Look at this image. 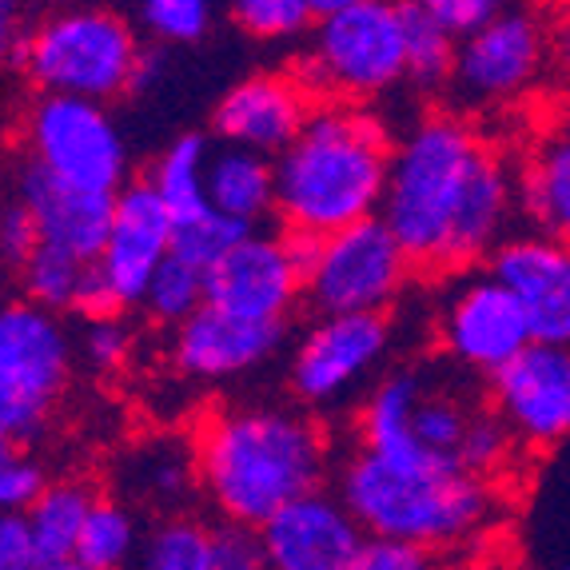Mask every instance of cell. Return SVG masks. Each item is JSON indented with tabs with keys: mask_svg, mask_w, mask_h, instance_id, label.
I'll list each match as a JSON object with an SVG mask.
<instances>
[{
	"mask_svg": "<svg viewBox=\"0 0 570 570\" xmlns=\"http://www.w3.org/2000/svg\"><path fill=\"white\" fill-rule=\"evenodd\" d=\"M136 17L156 45H196L212 29V0H136Z\"/></svg>",
	"mask_w": 570,
	"mask_h": 570,
	"instance_id": "obj_33",
	"label": "cell"
},
{
	"mask_svg": "<svg viewBox=\"0 0 570 570\" xmlns=\"http://www.w3.org/2000/svg\"><path fill=\"white\" fill-rule=\"evenodd\" d=\"M20 37H24V0H0V72L17 65Z\"/></svg>",
	"mask_w": 570,
	"mask_h": 570,
	"instance_id": "obj_44",
	"label": "cell"
},
{
	"mask_svg": "<svg viewBox=\"0 0 570 570\" xmlns=\"http://www.w3.org/2000/svg\"><path fill=\"white\" fill-rule=\"evenodd\" d=\"M168 332V363L188 383L239 380L247 371L264 367L287 340V324L244 320L216 304H200Z\"/></svg>",
	"mask_w": 570,
	"mask_h": 570,
	"instance_id": "obj_16",
	"label": "cell"
},
{
	"mask_svg": "<svg viewBox=\"0 0 570 570\" xmlns=\"http://www.w3.org/2000/svg\"><path fill=\"white\" fill-rule=\"evenodd\" d=\"M312 108L315 96L295 72H252L219 96L212 112V132L228 144L276 156L304 128Z\"/></svg>",
	"mask_w": 570,
	"mask_h": 570,
	"instance_id": "obj_19",
	"label": "cell"
},
{
	"mask_svg": "<svg viewBox=\"0 0 570 570\" xmlns=\"http://www.w3.org/2000/svg\"><path fill=\"white\" fill-rule=\"evenodd\" d=\"M315 100L367 105L407 85V12L403 0H355L307 29L292 68Z\"/></svg>",
	"mask_w": 570,
	"mask_h": 570,
	"instance_id": "obj_6",
	"label": "cell"
},
{
	"mask_svg": "<svg viewBox=\"0 0 570 570\" xmlns=\"http://www.w3.org/2000/svg\"><path fill=\"white\" fill-rule=\"evenodd\" d=\"M551 68V20L514 0L459 37L451 96L466 108H499L527 96Z\"/></svg>",
	"mask_w": 570,
	"mask_h": 570,
	"instance_id": "obj_10",
	"label": "cell"
},
{
	"mask_svg": "<svg viewBox=\"0 0 570 570\" xmlns=\"http://www.w3.org/2000/svg\"><path fill=\"white\" fill-rule=\"evenodd\" d=\"M216 539V570H256L264 567V547H259V527L219 519L212 527Z\"/></svg>",
	"mask_w": 570,
	"mask_h": 570,
	"instance_id": "obj_38",
	"label": "cell"
},
{
	"mask_svg": "<svg viewBox=\"0 0 570 570\" xmlns=\"http://www.w3.org/2000/svg\"><path fill=\"white\" fill-rule=\"evenodd\" d=\"M411 256L383 216L324 236L320 259L304 279V299L315 312H391L411 284Z\"/></svg>",
	"mask_w": 570,
	"mask_h": 570,
	"instance_id": "obj_11",
	"label": "cell"
},
{
	"mask_svg": "<svg viewBox=\"0 0 570 570\" xmlns=\"http://www.w3.org/2000/svg\"><path fill=\"white\" fill-rule=\"evenodd\" d=\"M45 487V466L24 455L9 431H0V511H29Z\"/></svg>",
	"mask_w": 570,
	"mask_h": 570,
	"instance_id": "obj_36",
	"label": "cell"
},
{
	"mask_svg": "<svg viewBox=\"0 0 570 570\" xmlns=\"http://www.w3.org/2000/svg\"><path fill=\"white\" fill-rule=\"evenodd\" d=\"M136 24L112 4H57L24 29L17 48L20 77L37 92L120 100L140 60Z\"/></svg>",
	"mask_w": 570,
	"mask_h": 570,
	"instance_id": "obj_5",
	"label": "cell"
},
{
	"mask_svg": "<svg viewBox=\"0 0 570 570\" xmlns=\"http://www.w3.org/2000/svg\"><path fill=\"white\" fill-rule=\"evenodd\" d=\"M20 140L32 164L57 176L60 184L85 191H116L128 176V140L105 100L68 92H40L24 112Z\"/></svg>",
	"mask_w": 570,
	"mask_h": 570,
	"instance_id": "obj_8",
	"label": "cell"
},
{
	"mask_svg": "<svg viewBox=\"0 0 570 570\" xmlns=\"http://www.w3.org/2000/svg\"><path fill=\"white\" fill-rule=\"evenodd\" d=\"M24 208L32 212L40 232V244L65 247L77 259H96L112 228V204L108 191H85L72 184H60L48 176L40 164L24 160L17 168V188H12Z\"/></svg>",
	"mask_w": 570,
	"mask_h": 570,
	"instance_id": "obj_20",
	"label": "cell"
},
{
	"mask_svg": "<svg viewBox=\"0 0 570 570\" xmlns=\"http://www.w3.org/2000/svg\"><path fill=\"white\" fill-rule=\"evenodd\" d=\"M120 491L148 507H184L191 491H200L191 443L156 439L144 443L120 463Z\"/></svg>",
	"mask_w": 570,
	"mask_h": 570,
	"instance_id": "obj_24",
	"label": "cell"
},
{
	"mask_svg": "<svg viewBox=\"0 0 570 570\" xmlns=\"http://www.w3.org/2000/svg\"><path fill=\"white\" fill-rule=\"evenodd\" d=\"M519 451V443H514V435L507 431V423L491 411V403L487 407L475 411V419H471V428H466L463 435V448H459V463L466 466V471H475V475H499L507 463H511V455Z\"/></svg>",
	"mask_w": 570,
	"mask_h": 570,
	"instance_id": "obj_35",
	"label": "cell"
},
{
	"mask_svg": "<svg viewBox=\"0 0 570 570\" xmlns=\"http://www.w3.org/2000/svg\"><path fill=\"white\" fill-rule=\"evenodd\" d=\"M37 244H40V232H37V219H32V212L24 208L17 196H12V200H4V212H0V247H4V259H9V267H17Z\"/></svg>",
	"mask_w": 570,
	"mask_h": 570,
	"instance_id": "obj_42",
	"label": "cell"
},
{
	"mask_svg": "<svg viewBox=\"0 0 570 570\" xmlns=\"http://www.w3.org/2000/svg\"><path fill=\"white\" fill-rule=\"evenodd\" d=\"M439 347L459 371L487 375L503 367L507 360L523 352L534 340L523 307L507 292V284L494 272H459L451 292L439 307Z\"/></svg>",
	"mask_w": 570,
	"mask_h": 570,
	"instance_id": "obj_12",
	"label": "cell"
},
{
	"mask_svg": "<svg viewBox=\"0 0 570 570\" xmlns=\"http://www.w3.org/2000/svg\"><path fill=\"white\" fill-rule=\"evenodd\" d=\"M439 554L407 539H391V534H367L360 554V570H423Z\"/></svg>",
	"mask_w": 570,
	"mask_h": 570,
	"instance_id": "obj_39",
	"label": "cell"
},
{
	"mask_svg": "<svg viewBox=\"0 0 570 570\" xmlns=\"http://www.w3.org/2000/svg\"><path fill=\"white\" fill-rule=\"evenodd\" d=\"M0 570H37V542L24 511H0Z\"/></svg>",
	"mask_w": 570,
	"mask_h": 570,
	"instance_id": "obj_41",
	"label": "cell"
},
{
	"mask_svg": "<svg viewBox=\"0 0 570 570\" xmlns=\"http://www.w3.org/2000/svg\"><path fill=\"white\" fill-rule=\"evenodd\" d=\"M72 315H80V320L124 315L120 299H116L112 284H108V276L100 272V264H96V259H88V264H85V276H80L77 299H72Z\"/></svg>",
	"mask_w": 570,
	"mask_h": 570,
	"instance_id": "obj_43",
	"label": "cell"
},
{
	"mask_svg": "<svg viewBox=\"0 0 570 570\" xmlns=\"http://www.w3.org/2000/svg\"><path fill=\"white\" fill-rule=\"evenodd\" d=\"M228 17L244 37L259 45H287L307 37L315 24L307 0H228Z\"/></svg>",
	"mask_w": 570,
	"mask_h": 570,
	"instance_id": "obj_32",
	"label": "cell"
},
{
	"mask_svg": "<svg viewBox=\"0 0 570 570\" xmlns=\"http://www.w3.org/2000/svg\"><path fill=\"white\" fill-rule=\"evenodd\" d=\"M363 542L367 531L360 519L340 491L327 494L324 487L284 503L259 527L264 567L272 570H360Z\"/></svg>",
	"mask_w": 570,
	"mask_h": 570,
	"instance_id": "obj_14",
	"label": "cell"
},
{
	"mask_svg": "<svg viewBox=\"0 0 570 570\" xmlns=\"http://www.w3.org/2000/svg\"><path fill=\"white\" fill-rule=\"evenodd\" d=\"M208 204L247 228H259L267 216H276V156L228 140L212 144Z\"/></svg>",
	"mask_w": 570,
	"mask_h": 570,
	"instance_id": "obj_21",
	"label": "cell"
},
{
	"mask_svg": "<svg viewBox=\"0 0 570 570\" xmlns=\"http://www.w3.org/2000/svg\"><path fill=\"white\" fill-rule=\"evenodd\" d=\"M208 156L212 140L200 132H184L148 164L144 180L153 184L156 196L164 200V208L171 212V219H191L208 212Z\"/></svg>",
	"mask_w": 570,
	"mask_h": 570,
	"instance_id": "obj_26",
	"label": "cell"
},
{
	"mask_svg": "<svg viewBox=\"0 0 570 570\" xmlns=\"http://www.w3.org/2000/svg\"><path fill=\"white\" fill-rule=\"evenodd\" d=\"M403 12H407V85L415 92H443L455 72L459 37L448 24L415 9L411 0H403Z\"/></svg>",
	"mask_w": 570,
	"mask_h": 570,
	"instance_id": "obj_28",
	"label": "cell"
},
{
	"mask_svg": "<svg viewBox=\"0 0 570 570\" xmlns=\"http://www.w3.org/2000/svg\"><path fill=\"white\" fill-rule=\"evenodd\" d=\"M171 232H176V219H171V212L164 208V200L148 180H128L116 191L112 228H108V239L96 264L108 276L124 312L144 304L156 267L171 252Z\"/></svg>",
	"mask_w": 570,
	"mask_h": 570,
	"instance_id": "obj_18",
	"label": "cell"
},
{
	"mask_svg": "<svg viewBox=\"0 0 570 570\" xmlns=\"http://www.w3.org/2000/svg\"><path fill=\"white\" fill-rule=\"evenodd\" d=\"M77 340L65 312L32 299L0 304V431L17 443H37L60 411L72 383Z\"/></svg>",
	"mask_w": 570,
	"mask_h": 570,
	"instance_id": "obj_7",
	"label": "cell"
},
{
	"mask_svg": "<svg viewBox=\"0 0 570 570\" xmlns=\"http://www.w3.org/2000/svg\"><path fill=\"white\" fill-rule=\"evenodd\" d=\"M80 352L96 371H120L132 360V327L124 324L120 315H100V320H85L80 332Z\"/></svg>",
	"mask_w": 570,
	"mask_h": 570,
	"instance_id": "obj_37",
	"label": "cell"
},
{
	"mask_svg": "<svg viewBox=\"0 0 570 570\" xmlns=\"http://www.w3.org/2000/svg\"><path fill=\"white\" fill-rule=\"evenodd\" d=\"M247 232H252L247 224H239V219L208 208V212H200V216L180 219V224H176V232H171V256H180V259H188V264H196V267L208 272V267L216 264V259L224 256L236 239H244Z\"/></svg>",
	"mask_w": 570,
	"mask_h": 570,
	"instance_id": "obj_34",
	"label": "cell"
},
{
	"mask_svg": "<svg viewBox=\"0 0 570 570\" xmlns=\"http://www.w3.org/2000/svg\"><path fill=\"white\" fill-rule=\"evenodd\" d=\"M347 4H355V0H307V9L315 12V20H320V17H327V12H340V9H347Z\"/></svg>",
	"mask_w": 570,
	"mask_h": 570,
	"instance_id": "obj_47",
	"label": "cell"
},
{
	"mask_svg": "<svg viewBox=\"0 0 570 570\" xmlns=\"http://www.w3.org/2000/svg\"><path fill=\"white\" fill-rule=\"evenodd\" d=\"M380 216L415 272L487 264L519 216V176L459 112H431L391 153Z\"/></svg>",
	"mask_w": 570,
	"mask_h": 570,
	"instance_id": "obj_1",
	"label": "cell"
},
{
	"mask_svg": "<svg viewBox=\"0 0 570 570\" xmlns=\"http://www.w3.org/2000/svg\"><path fill=\"white\" fill-rule=\"evenodd\" d=\"M491 411L519 451H551L570 439V343L531 340L491 375Z\"/></svg>",
	"mask_w": 570,
	"mask_h": 570,
	"instance_id": "obj_13",
	"label": "cell"
},
{
	"mask_svg": "<svg viewBox=\"0 0 570 570\" xmlns=\"http://www.w3.org/2000/svg\"><path fill=\"white\" fill-rule=\"evenodd\" d=\"M204 304V267L188 264L180 256H164V264L156 267L148 295H144V315L160 327H176L184 324L196 307Z\"/></svg>",
	"mask_w": 570,
	"mask_h": 570,
	"instance_id": "obj_31",
	"label": "cell"
},
{
	"mask_svg": "<svg viewBox=\"0 0 570 570\" xmlns=\"http://www.w3.org/2000/svg\"><path fill=\"white\" fill-rule=\"evenodd\" d=\"M335 487L367 534L407 539L435 554L475 542L499 514L491 479L459 463H391L355 448V455L343 459Z\"/></svg>",
	"mask_w": 570,
	"mask_h": 570,
	"instance_id": "obj_4",
	"label": "cell"
},
{
	"mask_svg": "<svg viewBox=\"0 0 570 570\" xmlns=\"http://www.w3.org/2000/svg\"><path fill=\"white\" fill-rule=\"evenodd\" d=\"M304 299V276L287 256L284 236L252 228L204 272V304H216L244 320L287 324Z\"/></svg>",
	"mask_w": 570,
	"mask_h": 570,
	"instance_id": "obj_15",
	"label": "cell"
},
{
	"mask_svg": "<svg viewBox=\"0 0 570 570\" xmlns=\"http://www.w3.org/2000/svg\"><path fill=\"white\" fill-rule=\"evenodd\" d=\"M85 264L88 259H77L72 252H65V247L37 244L29 256L17 264L20 295L40 307H52V312H72V299H77Z\"/></svg>",
	"mask_w": 570,
	"mask_h": 570,
	"instance_id": "obj_30",
	"label": "cell"
},
{
	"mask_svg": "<svg viewBox=\"0 0 570 570\" xmlns=\"http://www.w3.org/2000/svg\"><path fill=\"white\" fill-rule=\"evenodd\" d=\"M415 9H423L428 17H435L439 24H448L455 37L479 29L483 20H491L494 12H503L514 0H411Z\"/></svg>",
	"mask_w": 570,
	"mask_h": 570,
	"instance_id": "obj_40",
	"label": "cell"
},
{
	"mask_svg": "<svg viewBox=\"0 0 570 570\" xmlns=\"http://www.w3.org/2000/svg\"><path fill=\"white\" fill-rule=\"evenodd\" d=\"M551 68L559 85L570 92V0L562 4V12L551 20Z\"/></svg>",
	"mask_w": 570,
	"mask_h": 570,
	"instance_id": "obj_45",
	"label": "cell"
},
{
	"mask_svg": "<svg viewBox=\"0 0 570 570\" xmlns=\"http://www.w3.org/2000/svg\"><path fill=\"white\" fill-rule=\"evenodd\" d=\"M164 48V45H160ZM160 48H140V60H136V72H132V88L128 96H140L160 80V65H164V52Z\"/></svg>",
	"mask_w": 570,
	"mask_h": 570,
	"instance_id": "obj_46",
	"label": "cell"
},
{
	"mask_svg": "<svg viewBox=\"0 0 570 570\" xmlns=\"http://www.w3.org/2000/svg\"><path fill=\"white\" fill-rule=\"evenodd\" d=\"M96 503V491L77 479L48 483L29 507L32 542H37V570H72L77 562V542L85 531V514Z\"/></svg>",
	"mask_w": 570,
	"mask_h": 570,
	"instance_id": "obj_23",
	"label": "cell"
},
{
	"mask_svg": "<svg viewBox=\"0 0 570 570\" xmlns=\"http://www.w3.org/2000/svg\"><path fill=\"white\" fill-rule=\"evenodd\" d=\"M140 562L148 570H216L212 527L191 514H168L140 542Z\"/></svg>",
	"mask_w": 570,
	"mask_h": 570,
	"instance_id": "obj_29",
	"label": "cell"
},
{
	"mask_svg": "<svg viewBox=\"0 0 570 570\" xmlns=\"http://www.w3.org/2000/svg\"><path fill=\"white\" fill-rule=\"evenodd\" d=\"M479 403L471 395L448 387L435 375V367L423 363V383H419L415 407H411V439L423 455L439 459V463H459V448H463V435Z\"/></svg>",
	"mask_w": 570,
	"mask_h": 570,
	"instance_id": "obj_25",
	"label": "cell"
},
{
	"mask_svg": "<svg viewBox=\"0 0 570 570\" xmlns=\"http://www.w3.org/2000/svg\"><path fill=\"white\" fill-rule=\"evenodd\" d=\"M0 212H4V191H0ZM9 267V259H4V247H0V272Z\"/></svg>",
	"mask_w": 570,
	"mask_h": 570,
	"instance_id": "obj_48",
	"label": "cell"
},
{
	"mask_svg": "<svg viewBox=\"0 0 570 570\" xmlns=\"http://www.w3.org/2000/svg\"><path fill=\"white\" fill-rule=\"evenodd\" d=\"M519 212L570 244V120L542 132L519 171Z\"/></svg>",
	"mask_w": 570,
	"mask_h": 570,
	"instance_id": "obj_22",
	"label": "cell"
},
{
	"mask_svg": "<svg viewBox=\"0 0 570 570\" xmlns=\"http://www.w3.org/2000/svg\"><path fill=\"white\" fill-rule=\"evenodd\" d=\"M395 347L387 312H315L287 360L292 400L307 411L343 407L367 380H375Z\"/></svg>",
	"mask_w": 570,
	"mask_h": 570,
	"instance_id": "obj_9",
	"label": "cell"
},
{
	"mask_svg": "<svg viewBox=\"0 0 570 570\" xmlns=\"http://www.w3.org/2000/svg\"><path fill=\"white\" fill-rule=\"evenodd\" d=\"M196 479L219 519L264 527L284 503L327 483L332 448L315 415L279 403L212 411L191 439Z\"/></svg>",
	"mask_w": 570,
	"mask_h": 570,
	"instance_id": "obj_2",
	"label": "cell"
},
{
	"mask_svg": "<svg viewBox=\"0 0 570 570\" xmlns=\"http://www.w3.org/2000/svg\"><path fill=\"white\" fill-rule=\"evenodd\" d=\"M140 523L132 507L120 499H96L85 514V531L77 542V570H120L132 559H140Z\"/></svg>",
	"mask_w": 570,
	"mask_h": 570,
	"instance_id": "obj_27",
	"label": "cell"
},
{
	"mask_svg": "<svg viewBox=\"0 0 570 570\" xmlns=\"http://www.w3.org/2000/svg\"><path fill=\"white\" fill-rule=\"evenodd\" d=\"M487 272L519 299L534 340L570 343V244L551 232L507 236L487 256Z\"/></svg>",
	"mask_w": 570,
	"mask_h": 570,
	"instance_id": "obj_17",
	"label": "cell"
},
{
	"mask_svg": "<svg viewBox=\"0 0 570 570\" xmlns=\"http://www.w3.org/2000/svg\"><path fill=\"white\" fill-rule=\"evenodd\" d=\"M391 128L352 100L315 105L304 128L276 153V219L315 236L380 216L391 171Z\"/></svg>",
	"mask_w": 570,
	"mask_h": 570,
	"instance_id": "obj_3",
	"label": "cell"
}]
</instances>
